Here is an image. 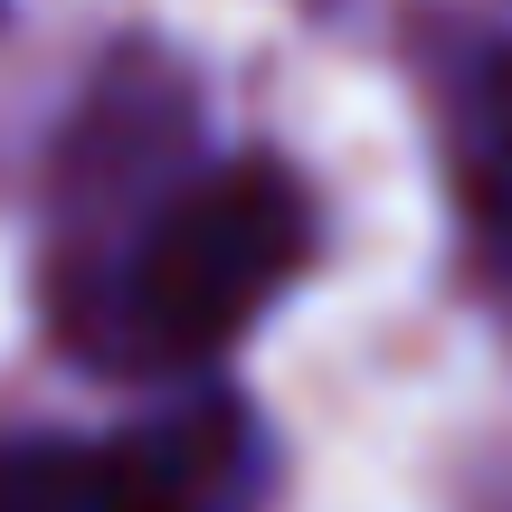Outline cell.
Segmentation results:
<instances>
[{"mask_svg": "<svg viewBox=\"0 0 512 512\" xmlns=\"http://www.w3.org/2000/svg\"><path fill=\"white\" fill-rule=\"evenodd\" d=\"M304 190L275 162H228L200 171L152 209V228L124 256V332L143 361H209L228 351L256 313L275 304L294 266H304Z\"/></svg>", "mask_w": 512, "mask_h": 512, "instance_id": "cell-1", "label": "cell"}, {"mask_svg": "<svg viewBox=\"0 0 512 512\" xmlns=\"http://www.w3.org/2000/svg\"><path fill=\"white\" fill-rule=\"evenodd\" d=\"M247 427L228 408L133 437H38L0 446V512H238Z\"/></svg>", "mask_w": 512, "mask_h": 512, "instance_id": "cell-2", "label": "cell"}, {"mask_svg": "<svg viewBox=\"0 0 512 512\" xmlns=\"http://www.w3.org/2000/svg\"><path fill=\"white\" fill-rule=\"evenodd\" d=\"M475 171H484V200L512 219V57L494 67V86L475 95Z\"/></svg>", "mask_w": 512, "mask_h": 512, "instance_id": "cell-3", "label": "cell"}]
</instances>
